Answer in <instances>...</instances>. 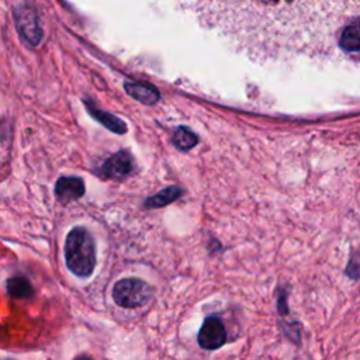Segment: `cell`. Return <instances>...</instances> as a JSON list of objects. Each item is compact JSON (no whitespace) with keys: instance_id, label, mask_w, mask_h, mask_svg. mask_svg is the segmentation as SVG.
I'll list each match as a JSON object with an SVG mask.
<instances>
[{"instance_id":"obj_4","label":"cell","mask_w":360,"mask_h":360,"mask_svg":"<svg viewBox=\"0 0 360 360\" xmlns=\"http://www.w3.org/2000/svg\"><path fill=\"white\" fill-rule=\"evenodd\" d=\"M14 17L20 35L28 44L38 45L42 38V31L39 28L35 11L27 4H20L14 8Z\"/></svg>"},{"instance_id":"obj_12","label":"cell","mask_w":360,"mask_h":360,"mask_svg":"<svg viewBox=\"0 0 360 360\" xmlns=\"http://www.w3.org/2000/svg\"><path fill=\"white\" fill-rule=\"evenodd\" d=\"M179 195V190L177 188H167V190H163L159 195H155L153 198H150L148 201V205H163L172 200H174L176 197Z\"/></svg>"},{"instance_id":"obj_3","label":"cell","mask_w":360,"mask_h":360,"mask_svg":"<svg viewBox=\"0 0 360 360\" xmlns=\"http://www.w3.org/2000/svg\"><path fill=\"white\" fill-rule=\"evenodd\" d=\"M152 294V288L143 280L124 278L115 283L112 288L114 301L125 308L143 305Z\"/></svg>"},{"instance_id":"obj_7","label":"cell","mask_w":360,"mask_h":360,"mask_svg":"<svg viewBox=\"0 0 360 360\" xmlns=\"http://www.w3.org/2000/svg\"><path fill=\"white\" fill-rule=\"evenodd\" d=\"M132 169L131 156L125 152H118L112 155L103 166V174L111 179H121L127 176Z\"/></svg>"},{"instance_id":"obj_1","label":"cell","mask_w":360,"mask_h":360,"mask_svg":"<svg viewBox=\"0 0 360 360\" xmlns=\"http://www.w3.org/2000/svg\"><path fill=\"white\" fill-rule=\"evenodd\" d=\"M228 46L257 62L328 59L359 27V0H173Z\"/></svg>"},{"instance_id":"obj_6","label":"cell","mask_w":360,"mask_h":360,"mask_svg":"<svg viewBox=\"0 0 360 360\" xmlns=\"http://www.w3.org/2000/svg\"><path fill=\"white\" fill-rule=\"evenodd\" d=\"M56 197L62 202H70L80 198L84 193L83 180L79 177H60L56 181Z\"/></svg>"},{"instance_id":"obj_2","label":"cell","mask_w":360,"mask_h":360,"mask_svg":"<svg viewBox=\"0 0 360 360\" xmlns=\"http://www.w3.org/2000/svg\"><path fill=\"white\" fill-rule=\"evenodd\" d=\"M65 259L69 270L79 276L87 277L96 266V246L91 235L82 226L73 228L65 242Z\"/></svg>"},{"instance_id":"obj_5","label":"cell","mask_w":360,"mask_h":360,"mask_svg":"<svg viewBox=\"0 0 360 360\" xmlns=\"http://www.w3.org/2000/svg\"><path fill=\"white\" fill-rule=\"evenodd\" d=\"M225 328L218 318L210 316L204 321L198 332V345L205 350H214L224 345Z\"/></svg>"},{"instance_id":"obj_9","label":"cell","mask_w":360,"mask_h":360,"mask_svg":"<svg viewBox=\"0 0 360 360\" xmlns=\"http://www.w3.org/2000/svg\"><path fill=\"white\" fill-rule=\"evenodd\" d=\"M198 142V138L187 128V127H180L176 129L173 135V143L177 149L180 150H188L191 149L195 143Z\"/></svg>"},{"instance_id":"obj_11","label":"cell","mask_w":360,"mask_h":360,"mask_svg":"<svg viewBox=\"0 0 360 360\" xmlns=\"http://www.w3.org/2000/svg\"><path fill=\"white\" fill-rule=\"evenodd\" d=\"M7 288H8V292L14 297H28L32 292L30 283L21 277L10 278L7 283Z\"/></svg>"},{"instance_id":"obj_8","label":"cell","mask_w":360,"mask_h":360,"mask_svg":"<svg viewBox=\"0 0 360 360\" xmlns=\"http://www.w3.org/2000/svg\"><path fill=\"white\" fill-rule=\"evenodd\" d=\"M127 93L136 98L141 103L145 104H153L159 98V93L155 87L148 86V84H141V83H127L125 84Z\"/></svg>"},{"instance_id":"obj_10","label":"cell","mask_w":360,"mask_h":360,"mask_svg":"<svg viewBox=\"0 0 360 360\" xmlns=\"http://www.w3.org/2000/svg\"><path fill=\"white\" fill-rule=\"evenodd\" d=\"M86 104H87L90 112H91L98 121H101L105 127H108L111 131L118 132V134L125 132L127 128H125V125H124V122H122L121 120H118V118H115V117H112V115H110V114H107V112H104V111L96 110V108H94L91 104H89L87 101H86Z\"/></svg>"}]
</instances>
